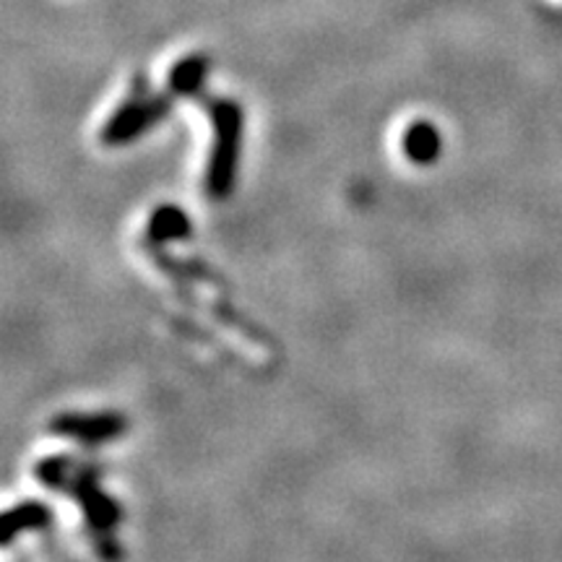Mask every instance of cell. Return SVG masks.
I'll use <instances>...</instances> for the list:
<instances>
[{"mask_svg": "<svg viewBox=\"0 0 562 562\" xmlns=\"http://www.w3.org/2000/svg\"><path fill=\"white\" fill-rule=\"evenodd\" d=\"M406 159L414 165H432L442 151V136L430 121H417L406 128L402 138Z\"/></svg>", "mask_w": 562, "mask_h": 562, "instance_id": "obj_5", "label": "cell"}, {"mask_svg": "<svg viewBox=\"0 0 562 562\" xmlns=\"http://www.w3.org/2000/svg\"><path fill=\"white\" fill-rule=\"evenodd\" d=\"M50 430L60 438L83 442V446H102V442L121 438L128 430V419L117 412L58 414L50 422Z\"/></svg>", "mask_w": 562, "mask_h": 562, "instance_id": "obj_4", "label": "cell"}, {"mask_svg": "<svg viewBox=\"0 0 562 562\" xmlns=\"http://www.w3.org/2000/svg\"><path fill=\"white\" fill-rule=\"evenodd\" d=\"M146 235H149L154 248L175 240H186V237H191V220H188L186 211L180 206H159L151 214Z\"/></svg>", "mask_w": 562, "mask_h": 562, "instance_id": "obj_6", "label": "cell"}, {"mask_svg": "<svg viewBox=\"0 0 562 562\" xmlns=\"http://www.w3.org/2000/svg\"><path fill=\"white\" fill-rule=\"evenodd\" d=\"M203 104H206L211 123H214V149L209 157L206 193L211 199L222 201L235 186L243 138V110L235 100H220V97L203 100Z\"/></svg>", "mask_w": 562, "mask_h": 562, "instance_id": "obj_2", "label": "cell"}, {"mask_svg": "<svg viewBox=\"0 0 562 562\" xmlns=\"http://www.w3.org/2000/svg\"><path fill=\"white\" fill-rule=\"evenodd\" d=\"M172 97L167 94H149L144 81H136V91L125 104H121L102 128V140L108 146H121L128 140L138 138L151 125H157L161 117L170 112Z\"/></svg>", "mask_w": 562, "mask_h": 562, "instance_id": "obj_3", "label": "cell"}, {"mask_svg": "<svg viewBox=\"0 0 562 562\" xmlns=\"http://www.w3.org/2000/svg\"><path fill=\"white\" fill-rule=\"evenodd\" d=\"M37 480L55 492H70V495L79 497L91 531L100 539L97 544L102 547V539H108L112 544L110 533L121 521V508L112 503L110 495H104L94 469L76 467L68 456H53V459H45L37 467Z\"/></svg>", "mask_w": 562, "mask_h": 562, "instance_id": "obj_1", "label": "cell"}, {"mask_svg": "<svg viewBox=\"0 0 562 562\" xmlns=\"http://www.w3.org/2000/svg\"><path fill=\"white\" fill-rule=\"evenodd\" d=\"M209 74V60L203 55H188L178 60L170 70L167 89L172 97H195L203 87V79Z\"/></svg>", "mask_w": 562, "mask_h": 562, "instance_id": "obj_7", "label": "cell"}, {"mask_svg": "<svg viewBox=\"0 0 562 562\" xmlns=\"http://www.w3.org/2000/svg\"><path fill=\"white\" fill-rule=\"evenodd\" d=\"M53 521V513L42 503H21L16 508L5 513L3 518V544H11L13 537L21 531L45 529Z\"/></svg>", "mask_w": 562, "mask_h": 562, "instance_id": "obj_8", "label": "cell"}]
</instances>
